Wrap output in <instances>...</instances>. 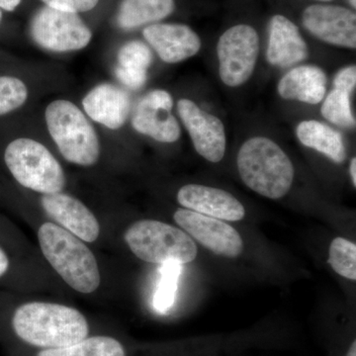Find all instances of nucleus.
Here are the masks:
<instances>
[{"instance_id": "obj_8", "label": "nucleus", "mask_w": 356, "mask_h": 356, "mask_svg": "<svg viewBox=\"0 0 356 356\" xmlns=\"http://www.w3.org/2000/svg\"><path fill=\"white\" fill-rule=\"evenodd\" d=\"M259 37L252 26L238 24L222 33L217 44L219 74L231 88L247 83L257 65Z\"/></svg>"}, {"instance_id": "obj_17", "label": "nucleus", "mask_w": 356, "mask_h": 356, "mask_svg": "<svg viewBox=\"0 0 356 356\" xmlns=\"http://www.w3.org/2000/svg\"><path fill=\"white\" fill-rule=\"evenodd\" d=\"M267 60L271 65L289 67L308 57V47L298 27L283 15H275L269 23Z\"/></svg>"}, {"instance_id": "obj_22", "label": "nucleus", "mask_w": 356, "mask_h": 356, "mask_svg": "<svg viewBox=\"0 0 356 356\" xmlns=\"http://www.w3.org/2000/svg\"><path fill=\"white\" fill-rule=\"evenodd\" d=\"M37 356H126V351L118 339L95 336L64 348L42 350Z\"/></svg>"}, {"instance_id": "obj_30", "label": "nucleus", "mask_w": 356, "mask_h": 356, "mask_svg": "<svg viewBox=\"0 0 356 356\" xmlns=\"http://www.w3.org/2000/svg\"><path fill=\"white\" fill-rule=\"evenodd\" d=\"M0 242L6 243L8 247L15 250L16 238L15 234L10 225L7 221L0 218ZM17 247V245H16Z\"/></svg>"}, {"instance_id": "obj_18", "label": "nucleus", "mask_w": 356, "mask_h": 356, "mask_svg": "<svg viewBox=\"0 0 356 356\" xmlns=\"http://www.w3.org/2000/svg\"><path fill=\"white\" fill-rule=\"evenodd\" d=\"M327 74L316 65H300L288 72L278 83V93L287 100L318 104L327 93Z\"/></svg>"}, {"instance_id": "obj_21", "label": "nucleus", "mask_w": 356, "mask_h": 356, "mask_svg": "<svg viewBox=\"0 0 356 356\" xmlns=\"http://www.w3.org/2000/svg\"><path fill=\"white\" fill-rule=\"evenodd\" d=\"M296 135L304 146L324 154L337 163L346 158V149L341 134L330 126L316 120L301 122Z\"/></svg>"}, {"instance_id": "obj_6", "label": "nucleus", "mask_w": 356, "mask_h": 356, "mask_svg": "<svg viewBox=\"0 0 356 356\" xmlns=\"http://www.w3.org/2000/svg\"><path fill=\"white\" fill-rule=\"evenodd\" d=\"M124 241L135 257L149 264H184L197 257L195 243L184 229L158 220L132 222L124 233Z\"/></svg>"}, {"instance_id": "obj_16", "label": "nucleus", "mask_w": 356, "mask_h": 356, "mask_svg": "<svg viewBox=\"0 0 356 356\" xmlns=\"http://www.w3.org/2000/svg\"><path fill=\"white\" fill-rule=\"evenodd\" d=\"M177 202L194 211L222 221L236 222L245 218L243 204L229 192L200 184H187L177 192Z\"/></svg>"}, {"instance_id": "obj_4", "label": "nucleus", "mask_w": 356, "mask_h": 356, "mask_svg": "<svg viewBox=\"0 0 356 356\" xmlns=\"http://www.w3.org/2000/svg\"><path fill=\"white\" fill-rule=\"evenodd\" d=\"M236 163L243 184L264 197L277 200L291 189L295 175L291 159L268 138L254 137L245 142Z\"/></svg>"}, {"instance_id": "obj_3", "label": "nucleus", "mask_w": 356, "mask_h": 356, "mask_svg": "<svg viewBox=\"0 0 356 356\" xmlns=\"http://www.w3.org/2000/svg\"><path fill=\"white\" fill-rule=\"evenodd\" d=\"M44 122L60 156L72 165L91 168L102 154L99 136L92 121L76 103L56 99L44 109Z\"/></svg>"}, {"instance_id": "obj_10", "label": "nucleus", "mask_w": 356, "mask_h": 356, "mask_svg": "<svg viewBox=\"0 0 356 356\" xmlns=\"http://www.w3.org/2000/svg\"><path fill=\"white\" fill-rule=\"evenodd\" d=\"M173 98L165 89H154L138 103L132 117L136 132L156 142L172 144L181 135L179 124L172 114Z\"/></svg>"}, {"instance_id": "obj_19", "label": "nucleus", "mask_w": 356, "mask_h": 356, "mask_svg": "<svg viewBox=\"0 0 356 356\" xmlns=\"http://www.w3.org/2000/svg\"><path fill=\"white\" fill-rule=\"evenodd\" d=\"M153 60V51L149 44L139 40L129 41L117 54L115 76L126 88L138 90L146 84Z\"/></svg>"}, {"instance_id": "obj_34", "label": "nucleus", "mask_w": 356, "mask_h": 356, "mask_svg": "<svg viewBox=\"0 0 356 356\" xmlns=\"http://www.w3.org/2000/svg\"><path fill=\"white\" fill-rule=\"evenodd\" d=\"M351 6L353 7V8H355L356 7V0H350Z\"/></svg>"}, {"instance_id": "obj_11", "label": "nucleus", "mask_w": 356, "mask_h": 356, "mask_svg": "<svg viewBox=\"0 0 356 356\" xmlns=\"http://www.w3.org/2000/svg\"><path fill=\"white\" fill-rule=\"evenodd\" d=\"M39 204L49 221L83 242L93 243L99 238L102 227L97 217L79 198L62 191L39 195Z\"/></svg>"}, {"instance_id": "obj_20", "label": "nucleus", "mask_w": 356, "mask_h": 356, "mask_svg": "<svg viewBox=\"0 0 356 356\" xmlns=\"http://www.w3.org/2000/svg\"><path fill=\"white\" fill-rule=\"evenodd\" d=\"M175 0H122L116 14V23L122 30L154 24L175 11Z\"/></svg>"}, {"instance_id": "obj_5", "label": "nucleus", "mask_w": 356, "mask_h": 356, "mask_svg": "<svg viewBox=\"0 0 356 356\" xmlns=\"http://www.w3.org/2000/svg\"><path fill=\"white\" fill-rule=\"evenodd\" d=\"M4 168L20 187L38 195L57 193L67 187L64 168L44 144L32 138H16L4 147Z\"/></svg>"}, {"instance_id": "obj_35", "label": "nucleus", "mask_w": 356, "mask_h": 356, "mask_svg": "<svg viewBox=\"0 0 356 356\" xmlns=\"http://www.w3.org/2000/svg\"><path fill=\"white\" fill-rule=\"evenodd\" d=\"M2 18H3V13H2L1 9H0V24H1Z\"/></svg>"}, {"instance_id": "obj_29", "label": "nucleus", "mask_w": 356, "mask_h": 356, "mask_svg": "<svg viewBox=\"0 0 356 356\" xmlns=\"http://www.w3.org/2000/svg\"><path fill=\"white\" fill-rule=\"evenodd\" d=\"M356 86V67L355 65L344 67L337 72L334 79V88L343 89L353 93Z\"/></svg>"}, {"instance_id": "obj_2", "label": "nucleus", "mask_w": 356, "mask_h": 356, "mask_svg": "<svg viewBox=\"0 0 356 356\" xmlns=\"http://www.w3.org/2000/svg\"><path fill=\"white\" fill-rule=\"evenodd\" d=\"M37 240L44 259L67 286L84 295L99 289V264L88 243L51 221L39 225Z\"/></svg>"}, {"instance_id": "obj_24", "label": "nucleus", "mask_w": 356, "mask_h": 356, "mask_svg": "<svg viewBox=\"0 0 356 356\" xmlns=\"http://www.w3.org/2000/svg\"><path fill=\"white\" fill-rule=\"evenodd\" d=\"M181 273V264L168 262L163 264L161 278L154 293L153 304L154 310L166 314L172 308L177 296L178 280Z\"/></svg>"}, {"instance_id": "obj_15", "label": "nucleus", "mask_w": 356, "mask_h": 356, "mask_svg": "<svg viewBox=\"0 0 356 356\" xmlns=\"http://www.w3.org/2000/svg\"><path fill=\"white\" fill-rule=\"evenodd\" d=\"M83 110L95 123L111 131L125 125L131 110V97L120 86L110 83L97 84L84 97Z\"/></svg>"}, {"instance_id": "obj_36", "label": "nucleus", "mask_w": 356, "mask_h": 356, "mask_svg": "<svg viewBox=\"0 0 356 356\" xmlns=\"http://www.w3.org/2000/svg\"><path fill=\"white\" fill-rule=\"evenodd\" d=\"M322 1H331V0H322Z\"/></svg>"}, {"instance_id": "obj_7", "label": "nucleus", "mask_w": 356, "mask_h": 356, "mask_svg": "<svg viewBox=\"0 0 356 356\" xmlns=\"http://www.w3.org/2000/svg\"><path fill=\"white\" fill-rule=\"evenodd\" d=\"M30 36L40 48L53 53L83 50L92 40V32L79 14L43 6L33 15Z\"/></svg>"}, {"instance_id": "obj_1", "label": "nucleus", "mask_w": 356, "mask_h": 356, "mask_svg": "<svg viewBox=\"0 0 356 356\" xmlns=\"http://www.w3.org/2000/svg\"><path fill=\"white\" fill-rule=\"evenodd\" d=\"M0 307L8 314L15 337L29 346L64 348L88 337V318L74 307L44 301L16 304L10 292L3 291H0Z\"/></svg>"}, {"instance_id": "obj_28", "label": "nucleus", "mask_w": 356, "mask_h": 356, "mask_svg": "<svg viewBox=\"0 0 356 356\" xmlns=\"http://www.w3.org/2000/svg\"><path fill=\"white\" fill-rule=\"evenodd\" d=\"M44 6L70 13H83L92 10L99 0H41Z\"/></svg>"}, {"instance_id": "obj_23", "label": "nucleus", "mask_w": 356, "mask_h": 356, "mask_svg": "<svg viewBox=\"0 0 356 356\" xmlns=\"http://www.w3.org/2000/svg\"><path fill=\"white\" fill-rule=\"evenodd\" d=\"M350 95L348 91L334 88L323 103V116L339 127H355V118L351 109Z\"/></svg>"}, {"instance_id": "obj_12", "label": "nucleus", "mask_w": 356, "mask_h": 356, "mask_svg": "<svg viewBox=\"0 0 356 356\" xmlns=\"http://www.w3.org/2000/svg\"><path fill=\"white\" fill-rule=\"evenodd\" d=\"M177 112L196 152L211 163L221 161L227 146L226 131L222 122L186 98L178 100Z\"/></svg>"}, {"instance_id": "obj_32", "label": "nucleus", "mask_w": 356, "mask_h": 356, "mask_svg": "<svg viewBox=\"0 0 356 356\" xmlns=\"http://www.w3.org/2000/svg\"><path fill=\"white\" fill-rule=\"evenodd\" d=\"M350 172L351 181H353V186L356 187V159L353 158L350 161Z\"/></svg>"}, {"instance_id": "obj_33", "label": "nucleus", "mask_w": 356, "mask_h": 356, "mask_svg": "<svg viewBox=\"0 0 356 356\" xmlns=\"http://www.w3.org/2000/svg\"><path fill=\"white\" fill-rule=\"evenodd\" d=\"M346 356H356V341H353V343H351L350 350H348Z\"/></svg>"}, {"instance_id": "obj_14", "label": "nucleus", "mask_w": 356, "mask_h": 356, "mask_svg": "<svg viewBox=\"0 0 356 356\" xmlns=\"http://www.w3.org/2000/svg\"><path fill=\"white\" fill-rule=\"evenodd\" d=\"M149 48L166 64H177L200 51L201 40L189 26L177 23H154L143 30Z\"/></svg>"}, {"instance_id": "obj_9", "label": "nucleus", "mask_w": 356, "mask_h": 356, "mask_svg": "<svg viewBox=\"0 0 356 356\" xmlns=\"http://www.w3.org/2000/svg\"><path fill=\"white\" fill-rule=\"evenodd\" d=\"M173 219L187 235L214 254L229 259H236L242 254V236L235 228L222 220L185 208L175 211Z\"/></svg>"}, {"instance_id": "obj_31", "label": "nucleus", "mask_w": 356, "mask_h": 356, "mask_svg": "<svg viewBox=\"0 0 356 356\" xmlns=\"http://www.w3.org/2000/svg\"><path fill=\"white\" fill-rule=\"evenodd\" d=\"M22 0H0V9L7 13H13L20 6Z\"/></svg>"}, {"instance_id": "obj_27", "label": "nucleus", "mask_w": 356, "mask_h": 356, "mask_svg": "<svg viewBox=\"0 0 356 356\" xmlns=\"http://www.w3.org/2000/svg\"><path fill=\"white\" fill-rule=\"evenodd\" d=\"M18 261L14 248L0 242V286L13 288L17 277Z\"/></svg>"}, {"instance_id": "obj_25", "label": "nucleus", "mask_w": 356, "mask_h": 356, "mask_svg": "<svg viewBox=\"0 0 356 356\" xmlns=\"http://www.w3.org/2000/svg\"><path fill=\"white\" fill-rule=\"evenodd\" d=\"M329 264L339 275L356 280V245L344 238L332 241L329 250Z\"/></svg>"}, {"instance_id": "obj_13", "label": "nucleus", "mask_w": 356, "mask_h": 356, "mask_svg": "<svg viewBox=\"0 0 356 356\" xmlns=\"http://www.w3.org/2000/svg\"><path fill=\"white\" fill-rule=\"evenodd\" d=\"M304 27L321 41L355 49L356 15L350 9L330 4H314L303 13Z\"/></svg>"}, {"instance_id": "obj_26", "label": "nucleus", "mask_w": 356, "mask_h": 356, "mask_svg": "<svg viewBox=\"0 0 356 356\" xmlns=\"http://www.w3.org/2000/svg\"><path fill=\"white\" fill-rule=\"evenodd\" d=\"M29 97L27 84L17 76H0V117L20 109Z\"/></svg>"}]
</instances>
